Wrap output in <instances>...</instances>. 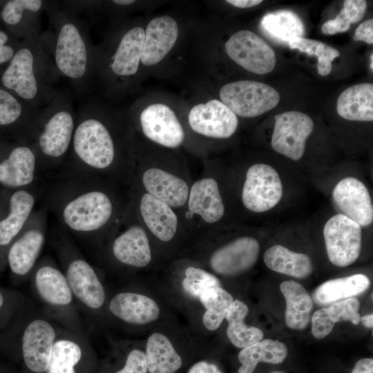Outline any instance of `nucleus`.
Listing matches in <instances>:
<instances>
[{
  "label": "nucleus",
  "mask_w": 373,
  "mask_h": 373,
  "mask_svg": "<svg viewBox=\"0 0 373 373\" xmlns=\"http://www.w3.org/2000/svg\"><path fill=\"white\" fill-rule=\"evenodd\" d=\"M224 48L231 60L251 73L265 75L275 68L274 50L251 30H241L235 32L225 42Z\"/></svg>",
  "instance_id": "24"
},
{
  "label": "nucleus",
  "mask_w": 373,
  "mask_h": 373,
  "mask_svg": "<svg viewBox=\"0 0 373 373\" xmlns=\"http://www.w3.org/2000/svg\"><path fill=\"white\" fill-rule=\"evenodd\" d=\"M58 77L39 36L20 41L0 76V84L39 111L57 91L54 84Z\"/></svg>",
  "instance_id": "4"
},
{
  "label": "nucleus",
  "mask_w": 373,
  "mask_h": 373,
  "mask_svg": "<svg viewBox=\"0 0 373 373\" xmlns=\"http://www.w3.org/2000/svg\"><path fill=\"white\" fill-rule=\"evenodd\" d=\"M232 294L222 285L204 289L199 298V310L190 320V327L204 337V332L218 330L233 301Z\"/></svg>",
  "instance_id": "33"
},
{
  "label": "nucleus",
  "mask_w": 373,
  "mask_h": 373,
  "mask_svg": "<svg viewBox=\"0 0 373 373\" xmlns=\"http://www.w3.org/2000/svg\"><path fill=\"white\" fill-rule=\"evenodd\" d=\"M46 191L47 209L61 227L79 241L97 249L122 220L129 203L119 181L61 170Z\"/></svg>",
  "instance_id": "1"
},
{
  "label": "nucleus",
  "mask_w": 373,
  "mask_h": 373,
  "mask_svg": "<svg viewBox=\"0 0 373 373\" xmlns=\"http://www.w3.org/2000/svg\"><path fill=\"white\" fill-rule=\"evenodd\" d=\"M191 129L202 136L227 139L237 131V116L221 101L211 99L193 106L188 114Z\"/></svg>",
  "instance_id": "27"
},
{
  "label": "nucleus",
  "mask_w": 373,
  "mask_h": 373,
  "mask_svg": "<svg viewBox=\"0 0 373 373\" xmlns=\"http://www.w3.org/2000/svg\"><path fill=\"white\" fill-rule=\"evenodd\" d=\"M94 352L88 334L62 326L53 345L46 373H90Z\"/></svg>",
  "instance_id": "21"
},
{
  "label": "nucleus",
  "mask_w": 373,
  "mask_h": 373,
  "mask_svg": "<svg viewBox=\"0 0 373 373\" xmlns=\"http://www.w3.org/2000/svg\"><path fill=\"white\" fill-rule=\"evenodd\" d=\"M181 211L183 214L180 216L185 227L195 224L192 230L197 225L200 230L196 240L202 235L204 225L220 222L224 216L225 206L216 179L204 175L191 182L186 203Z\"/></svg>",
  "instance_id": "18"
},
{
  "label": "nucleus",
  "mask_w": 373,
  "mask_h": 373,
  "mask_svg": "<svg viewBox=\"0 0 373 373\" xmlns=\"http://www.w3.org/2000/svg\"><path fill=\"white\" fill-rule=\"evenodd\" d=\"M171 305L157 289L130 284L111 292L107 290L104 309L106 327L131 334L148 333L173 316Z\"/></svg>",
  "instance_id": "6"
},
{
  "label": "nucleus",
  "mask_w": 373,
  "mask_h": 373,
  "mask_svg": "<svg viewBox=\"0 0 373 373\" xmlns=\"http://www.w3.org/2000/svg\"><path fill=\"white\" fill-rule=\"evenodd\" d=\"M260 27L265 34L278 43L288 44L305 33L304 24L300 18L289 10H281L265 15Z\"/></svg>",
  "instance_id": "41"
},
{
  "label": "nucleus",
  "mask_w": 373,
  "mask_h": 373,
  "mask_svg": "<svg viewBox=\"0 0 373 373\" xmlns=\"http://www.w3.org/2000/svg\"><path fill=\"white\" fill-rule=\"evenodd\" d=\"M353 39L362 41L368 44H373V19H370L362 22L356 29Z\"/></svg>",
  "instance_id": "46"
},
{
  "label": "nucleus",
  "mask_w": 373,
  "mask_h": 373,
  "mask_svg": "<svg viewBox=\"0 0 373 373\" xmlns=\"http://www.w3.org/2000/svg\"><path fill=\"white\" fill-rule=\"evenodd\" d=\"M360 302L356 298H349L333 303L329 307L316 310L312 318V333L317 339H322L332 331L335 323L350 321L359 324Z\"/></svg>",
  "instance_id": "34"
},
{
  "label": "nucleus",
  "mask_w": 373,
  "mask_h": 373,
  "mask_svg": "<svg viewBox=\"0 0 373 373\" xmlns=\"http://www.w3.org/2000/svg\"><path fill=\"white\" fill-rule=\"evenodd\" d=\"M288 46L291 49H298L309 55L318 57L317 69L319 75H327L332 69V61L340 55L336 48L320 41L302 37L291 39Z\"/></svg>",
  "instance_id": "42"
},
{
  "label": "nucleus",
  "mask_w": 373,
  "mask_h": 373,
  "mask_svg": "<svg viewBox=\"0 0 373 373\" xmlns=\"http://www.w3.org/2000/svg\"><path fill=\"white\" fill-rule=\"evenodd\" d=\"M6 300L3 294L0 291V310H1L6 305Z\"/></svg>",
  "instance_id": "51"
},
{
  "label": "nucleus",
  "mask_w": 373,
  "mask_h": 373,
  "mask_svg": "<svg viewBox=\"0 0 373 373\" xmlns=\"http://www.w3.org/2000/svg\"><path fill=\"white\" fill-rule=\"evenodd\" d=\"M48 1L43 0L0 1V23L19 40L40 36V18Z\"/></svg>",
  "instance_id": "28"
},
{
  "label": "nucleus",
  "mask_w": 373,
  "mask_h": 373,
  "mask_svg": "<svg viewBox=\"0 0 373 373\" xmlns=\"http://www.w3.org/2000/svg\"><path fill=\"white\" fill-rule=\"evenodd\" d=\"M39 194L35 186L13 189L7 196L6 212L0 217V248L7 249L26 226Z\"/></svg>",
  "instance_id": "30"
},
{
  "label": "nucleus",
  "mask_w": 373,
  "mask_h": 373,
  "mask_svg": "<svg viewBox=\"0 0 373 373\" xmlns=\"http://www.w3.org/2000/svg\"><path fill=\"white\" fill-rule=\"evenodd\" d=\"M282 195L283 184L274 168L257 163L247 169L241 193L245 208L255 213L267 211L280 202Z\"/></svg>",
  "instance_id": "22"
},
{
  "label": "nucleus",
  "mask_w": 373,
  "mask_h": 373,
  "mask_svg": "<svg viewBox=\"0 0 373 373\" xmlns=\"http://www.w3.org/2000/svg\"><path fill=\"white\" fill-rule=\"evenodd\" d=\"M47 216L46 207L34 211L26 226L9 246L6 260L15 276L30 280L46 242Z\"/></svg>",
  "instance_id": "16"
},
{
  "label": "nucleus",
  "mask_w": 373,
  "mask_h": 373,
  "mask_svg": "<svg viewBox=\"0 0 373 373\" xmlns=\"http://www.w3.org/2000/svg\"><path fill=\"white\" fill-rule=\"evenodd\" d=\"M178 34V23L172 17L152 19L145 28L141 64L151 66L160 63L175 46Z\"/></svg>",
  "instance_id": "32"
},
{
  "label": "nucleus",
  "mask_w": 373,
  "mask_h": 373,
  "mask_svg": "<svg viewBox=\"0 0 373 373\" xmlns=\"http://www.w3.org/2000/svg\"><path fill=\"white\" fill-rule=\"evenodd\" d=\"M287 347L281 341L262 339L241 349L238 355V373H253L260 362L279 364L287 356Z\"/></svg>",
  "instance_id": "38"
},
{
  "label": "nucleus",
  "mask_w": 373,
  "mask_h": 373,
  "mask_svg": "<svg viewBox=\"0 0 373 373\" xmlns=\"http://www.w3.org/2000/svg\"><path fill=\"white\" fill-rule=\"evenodd\" d=\"M166 278L158 291L171 307L191 320L199 310V298L208 287L222 285L216 275L194 260L182 256L169 261Z\"/></svg>",
  "instance_id": "12"
},
{
  "label": "nucleus",
  "mask_w": 373,
  "mask_h": 373,
  "mask_svg": "<svg viewBox=\"0 0 373 373\" xmlns=\"http://www.w3.org/2000/svg\"><path fill=\"white\" fill-rule=\"evenodd\" d=\"M327 256L340 267L354 263L361 248V227L346 216L338 213L331 217L323 228Z\"/></svg>",
  "instance_id": "23"
},
{
  "label": "nucleus",
  "mask_w": 373,
  "mask_h": 373,
  "mask_svg": "<svg viewBox=\"0 0 373 373\" xmlns=\"http://www.w3.org/2000/svg\"><path fill=\"white\" fill-rule=\"evenodd\" d=\"M75 122L70 96L57 90L40 109L28 141L37 155L39 173L61 168L70 149Z\"/></svg>",
  "instance_id": "5"
},
{
  "label": "nucleus",
  "mask_w": 373,
  "mask_h": 373,
  "mask_svg": "<svg viewBox=\"0 0 373 373\" xmlns=\"http://www.w3.org/2000/svg\"><path fill=\"white\" fill-rule=\"evenodd\" d=\"M367 3L364 0H345L336 18L327 21L321 27L324 35H332L348 30L352 23L363 17Z\"/></svg>",
  "instance_id": "43"
},
{
  "label": "nucleus",
  "mask_w": 373,
  "mask_h": 373,
  "mask_svg": "<svg viewBox=\"0 0 373 373\" xmlns=\"http://www.w3.org/2000/svg\"><path fill=\"white\" fill-rule=\"evenodd\" d=\"M45 11L52 29L40 38L55 70L77 91L86 93L95 73V47L87 26L77 14L55 2L48 1Z\"/></svg>",
  "instance_id": "3"
},
{
  "label": "nucleus",
  "mask_w": 373,
  "mask_h": 373,
  "mask_svg": "<svg viewBox=\"0 0 373 373\" xmlns=\"http://www.w3.org/2000/svg\"><path fill=\"white\" fill-rule=\"evenodd\" d=\"M370 285V279L363 274L329 280L315 290L314 299L319 305L333 303L363 293Z\"/></svg>",
  "instance_id": "40"
},
{
  "label": "nucleus",
  "mask_w": 373,
  "mask_h": 373,
  "mask_svg": "<svg viewBox=\"0 0 373 373\" xmlns=\"http://www.w3.org/2000/svg\"><path fill=\"white\" fill-rule=\"evenodd\" d=\"M97 251L107 266L122 273L149 271L162 263L129 203L122 220Z\"/></svg>",
  "instance_id": "8"
},
{
  "label": "nucleus",
  "mask_w": 373,
  "mask_h": 373,
  "mask_svg": "<svg viewBox=\"0 0 373 373\" xmlns=\"http://www.w3.org/2000/svg\"><path fill=\"white\" fill-rule=\"evenodd\" d=\"M52 243L78 309L94 323L106 327L107 289L98 271L65 231L57 232Z\"/></svg>",
  "instance_id": "7"
},
{
  "label": "nucleus",
  "mask_w": 373,
  "mask_h": 373,
  "mask_svg": "<svg viewBox=\"0 0 373 373\" xmlns=\"http://www.w3.org/2000/svg\"><path fill=\"white\" fill-rule=\"evenodd\" d=\"M263 260L271 270L298 278L309 276L313 270L307 255L292 251L280 245L269 247L265 252Z\"/></svg>",
  "instance_id": "37"
},
{
  "label": "nucleus",
  "mask_w": 373,
  "mask_h": 373,
  "mask_svg": "<svg viewBox=\"0 0 373 373\" xmlns=\"http://www.w3.org/2000/svg\"><path fill=\"white\" fill-rule=\"evenodd\" d=\"M191 184L183 170L161 164H146L133 157L127 184L146 192L177 211L184 209Z\"/></svg>",
  "instance_id": "14"
},
{
  "label": "nucleus",
  "mask_w": 373,
  "mask_h": 373,
  "mask_svg": "<svg viewBox=\"0 0 373 373\" xmlns=\"http://www.w3.org/2000/svg\"><path fill=\"white\" fill-rule=\"evenodd\" d=\"M61 327L35 302H26L19 343L21 358L29 373L47 372Z\"/></svg>",
  "instance_id": "13"
},
{
  "label": "nucleus",
  "mask_w": 373,
  "mask_h": 373,
  "mask_svg": "<svg viewBox=\"0 0 373 373\" xmlns=\"http://www.w3.org/2000/svg\"><path fill=\"white\" fill-rule=\"evenodd\" d=\"M39 173L38 158L26 141L0 138V184L17 189L35 186Z\"/></svg>",
  "instance_id": "20"
},
{
  "label": "nucleus",
  "mask_w": 373,
  "mask_h": 373,
  "mask_svg": "<svg viewBox=\"0 0 373 373\" xmlns=\"http://www.w3.org/2000/svg\"><path fill=\"white\" fill-rule=\"evenodd\" d=\"M271 373H283V372H280V371H276V372H273Z\"/></svg>",
  "instance_id": "53"
},
{
  "label": "nucleus",
  "mask_w": 373,
  "mask_h": 373,
  "mask_svg": "<svg viewBox=\"0 0 373 373\" xmlns=\"http://www.w3.org/2000/svg\"><path fill=\"white\" fill-rule=\"evenodd\" d=\"M31 289L43 312L61 326L87 334L66 278L50 256L39 260L30 278Z\"/></svg>",
  "instance_id": "10"
},
{
  "label": "nucleus",
  "mask_w": 373,
  "mask_h": 373,
  "mask_svg": "<svg viewBox=\"0 0 373 373\" xmlns=\"http://www.w3.org/2000/svg\"><path fill=\"white\" fill-rule=\"evenodd\" d=\"M129 186V204L144 227L162 263L184 256L191 238L179 213L142 190Z\"/></svg>",
  "instance_id": "9"
},
{
  "label": "nucleus",
  "mask_w": 373,
  "mask_h": 373,
  "mask_svg": "<svg viewBox=\"0 0 373 373\" xmlns=\"http://www.w3.org/2000/svg\"><path fill=\"white\" fill-rule=\"evenodd\" d=\"M338 114L350 121L373 120V84L363 83L344 90L336 102Z\"/></svg>",
  "instance_id": "35"
},
{
  "label": "nucleus",
  "mask_w": 373,
  "mask_h": 373,
  "mask_svg": "<svg viewBox=\"0 0 373 373\" xmlns=\"http://www.w3.org/2000/svg\"><path fill=\"white\" fill-rule=\"evenodd\" d=\"M140 341L124 340L126 356L122 367L113 373H147L144 346Z\"/></svg>",
  "instance_id": "44"
},
{
  "label": "nucleus",
  "mask_w": 373,
  "mask_h": 373,
  "mask_svg": "<svg viewBox=\"0 0 373 373\" xmlns=\"http://www.w3.org/2000/svg\"><path fill=\"white\" fill-rule=\"evenodd\" d=\"M352 373H373V359L364 358L358 360L355 363Z\"/></svg>",
  "instance_id": "48"
},
{
  "label": "nucleus",
  "mask_w": 373,
  "mask_h": 373,
  "mask_svg": "<svg viewBox=\"0 0 373 373\" xmlns=\"http://www.w3.org/2000/svg\"><path fill=\"white\" fill-rule=\"evenodd\" d=\"M220 101L236 116L255 117L275 108L280 95L271 86L253 80H239L224 85Z\"/></svg>",
  "instance_id": "19"
},
{
  "label": "nucleus",
  "mask_w": 373,
  "mask_h": 373,
  "mask_svg": "<svg viewBox=\"0 0 373 373\" xmlns=\"http://www.w3.org/2000/svg\"><path fill=\"white\" fill-rule=\"evenodd\" d=\"M271 146L275 151L297 161L303 155L307 139L314 128V122L307 114L287 111L275 115Z\"/></svg>",
  "instance_id": "25"
},
{
  "label": "nucleus",
  "mask_w": 373,
  "mask_h": 373,
  "mask_svg": "<svg viewBox=\"0 0 373 373\" xmlns=\"http://www.w3.org/2000/svg\"><path fill=\"white\" fill-rule=\"evenodd\" d=\"M261 0H227V3L239 8H249L262 3Z\"/></svg>",
  "instance_id": "49"
},
{
  "label": "nucleus",
  "mask_w": 373,
  "mask_h": 373,
  "mask_svg": "<svg viewBox=\"0 0 373 373\" xmlns=\"http://www.w3.org/2000/svg\"><path fill=\"white\" fill-rule=\"evenodd\" d=\"M280 289L286 300L287 326L291 329H303L308 325L313 308L309 293L302 285L294 280L283 282Z\"/></svg>",
  "instance_id": "36"
},
{
  "label": "nucleus",
  "mask_w": 373,
  "mask_h": 373,
  "mask_svg": "<svg viewBox=\"0 0 373 373\" xmlns=\"http://www.w3.org/2000/svg\"><path fill=\"white\" fill-rule=\"evenodd\" d=\"M39 111L0 84V138L28 142Z\"/></svg>",
  "instance_id": "29"
},
{
  "label": "nucleus",
  "mask_w": 373,
  "mask_h": 373,
  "mask_svg": "<svg viewBox=\"0 0 373 373\" xmlns=\"http://www.w3.org/2000/svg\"><path fill=\"white\" fill-rule=\"evenodd\" d=\"M260 252L258 240L251 236L236 238L207 254L187 256L217 277L240 276L256 264Z\"/></svg>",
  "instance_id": "17"
},
{
  "label": "nucleus",
  "mask_w": 373,
  "mask_h": 373,
  "mask_svg": "<svg viewBox=\"0 0 373 373\" xmlns=\"http://www.w3.org/2000/svg\"><path fill=\"white\" fill-rule=\"evenodd\" d=\"M249 313L247 305L240 299H234L225 319L228 325L226 335L229 342L238 348H243L263 339V332L245 323Z\"/></svg>",
  "instance_id": "39"
},
{
  "label": "nucleus",
  "mask_w": 373,
  "mask_h": 373,
  "mask_svg": "<svg viewBox=\"0 0 373 373\" xmlns=\"http://www.w3.org/2000/svg\"><path fill=\"white\" fill-rule=\"evenodd\" d=\"M361 321L363 325L368 328H372L373 327V315L372 314H367L361 317Z\"/></svg>",
  "instance_id": "50"
},
{
  "label": "nucleus",
  "mask_w": 373,
  "mask_h": 373,
  "mask_svg": "<svg viewBox=\"0 0 373 373\" xmlns=\"http://www.w3.org/2000/svg\"><path fill=\"white\" fill-rule=\"evenodd\" d=\"M145 28L129 25L95 47V73L113 89L125 88L138 72Z\"/></svg>",
  "instance_id": "11"
},
{
  "label": "nucleus",
  "mask_w": 373,
  "mask_h": 373,
  "mask_svg": "<svg viewBox=\"0 0 373 373\" xmlns=\"http://www.w3.org/2000/svg\"><path fill=\"white\" fill-rule=\"evenodd\" d=\"M20 40L0 28V76L14 56Z\"/></svg>",
  "instance_id": "45"
},
{
  "label": "nucleus",
  "mask_w": 373,
  "mask_h": 373,
  "mask_svg": "<svg viewBox=\"0 0 373 373\" xmlns=\"http://www.w3.org/2000/svg\"><path fill=\"white\" fill-rule=\"evenodd\" d=\"M143 135L162 147L175 149L185 140L184 128L173 109L165 104L153 103L139 115Z\"/></svg>",
  "instance_id": "26"
},
{
  "label": "nucleus",
  "mask_w": 373,
  "mask_h": 373,
  "mask_svg": "<svg viewBox=\"0 0 373 373\" xmlns=\"http://www.w3.org/2000/svg\"><path fill=\"white\" fill-rule=\"evenodd\" d=\"M188 373H222L218 366L205 361L195 363L189 369Z\"/></svg>",
  "instance_id": "47"
},
{
  "label": "nucleus",
  "mask_w": 373,
  "mask_h": 373,
  "mask_svg": "<svg viewBox=\"0 0 373 373\" xmlns=\"http://www.w3.org/2000/svg\"><path fill=\"white\" fill-rule=\"evenodd\" d=\"M118 124L97 104L83 105L76 113L70 149L61 169L127 184L133 141L129 132Z\"/></svg>",
  "instance_id": "2"
},
{
  "label": "nucleus",
  "mask_w": 373,
  "mask_h": 373,
  "mask_svg": "<svg viewBox=\"0 0 373 373\" xmlns=\"http://www.w3.org/2000/svg\"><path fill=\"white\" fill-rule=\"evenodd\" d=\"M200 335L191 327L166 321L151 329L144 341L147 369L149 373H175L183 364L182 345Z\"/></svg>",
  "instance_id": "15"
},
{
  "label": "nucleus",
  "mask_w": 373,
  "mask_h": 373,
  "mask_svg": "<svg viewBox=\"0 0 373 373\" xmlns=\"http://www.w3.org/2000/svg\"><path fill=\"white\" fill-rule=\"evenodd\" d=\"M332 196L342 214L361 227H367L373 221V206L369 191L358 179L347 177L335 186Z\"/></svg>",
  "instance_id": "31"
},
{
  "label": "nucleus",
  "mask_w": 373,
  "mask_h": 373,
  "mask_svg": "<svg viewBox=\"0 0 373 373\" xmlns=\"http://www.w3.org/2000/svg\"><path fill=\"white\" fill-rule=\"evenodd\" d=\"M370 58V61H371L370 65V69H371L372 70H373V54H371Z\"/></svg>",
  "instance_id": "52"
}]
</instances>
